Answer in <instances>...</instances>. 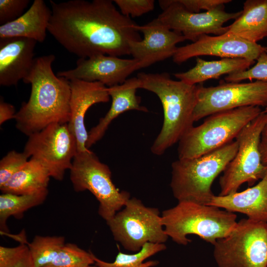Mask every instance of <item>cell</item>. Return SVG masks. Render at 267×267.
Segmentation results:
<instances>
[{"label":"cell","mask_w":267,"mask_h":267,"mask_svg":"<svg viewBox=\"0 0 267 267\" xmlns=\"http://www.w3.org/2000/svg\"><path fill=\"white\" fill-rule=\"evenodd\" d=\"M65 244L61 236L36 235L28 245L35 267H45L50 264Z\"/></svg>","instance_id":"obj_27"},{"label":"cell","mask_w":267,"mask_h":267,"mask_svg":"<svg viewBox=\"0 0 267 267\" xmlns=\"http://www.w3.org/2000/svg\"><path fill=\"white\" fill-rule=\"evenodd\" d=\"M136 77L140 89L154 93L163 107L162 127L151 147L153 154L161 155L193 126L198 85L174 80L167 73L140 72Z\"/></svg>","instance_id":"obj_3"},{"label":"cell","mask_w":267,"mask_h":267,"mask_svg":"<svg viewBox=\"0 0 267 267\" xmlns=\"http://www.w3.org/2000/svg\"><path fill=\"white\" fill-rule=\"evenodd\" d=\"M140 69L138 61L134 58L124 59L100 54L79 58L75 68L59 72L57 76L68 80L98 82L111 87L122 84L133 72Z\"/></svg>","instance_id":"obj_14"},{"label":"cell","mask_w":267,"mask_h":267,"mask_svg":"<svg viewBox=\"0 0 267 267\" xmlns=\"http://www.w3.org/2000/svg\"><path fill=\"white\" fill-rule=\"evenodd\" d=\"M50 3L47 31L79 58L130 55V42L142 39L138 25L118 10L113 0H50Z\"/></svg>","instance_id":"obj_1"},{"label":"cell","mask_w":267,"mask_h":267,"mask_svg":"<svg viewBox=\"0 0 267 267\" xmlns=\"http://www.w3.org/2000/svg\"><path fill=\"white\" fill-rule=\"evenodd\" d=\"M264 112H267V107L265 108V110H264Z\"/></svg>","instance_id":"obj_39"},{"label":"cell","mask_w":267,"mask_h":267,"mask_svg":"<svg viewBox=\"0 0 267 267\" xmlns=\"http://www.w3.org/2000/svg\"><path fill=\"white\" fill-rule=\"evenodd\" d=\"M106 223L115 240L132 252L139 251L147 243H165L169 237L158 209L146 207L135 197Z\"/></svg>","instance_id":"obj_10"},{"label":"cell","mask_w":267,"mask_h":267,"mask_svg":"<svg viewBox=\"0 0 267 267\" xmlns=\"http://www.w3.org/2000/svg\"><path fill=\"white\" fill-rule=\"evenodd\" d=\"M223 35L253 43L267 37V0H246L241 14Z\"/></svg>","instance_id":"obj_22"},{"label":"cell","mask_w":267,"mask_h":267,"mask_svg":"<svg viewBox=\"0 0 267 267\" xmlns=\"http://www.w3.org/2000/svg\"><path fill=\"white\" fill-rule=\"evenodd\" d=\"M89 267H98V266H96V265H95V266H92H92H89Z\"/></svg>","instance_id":"obj_38"},{"label":"cell","mask_w":267,"mask_h":267,"mask_svg":"<svg viewBox=\"0 0 267 267\" xmlns=\"http://www.w3.org/2000/svg\"><path fill=\"white\" fill-rule=\"evenodd\" d=\"M255 61L243 58H222L219 60L206 61L199 57L195 65L184 72L173 75L179 81L194 85L211 79H218L223 75L240 72L249 68Z\"/></svg>","instance_id":"obj_23"},{"label":"cell","mask_w":267,"mask_h":267,"mask_svg":"<svg viewBox=\"0 0 267 267\" xmlns=\"http://www.w3.org/2000/svg\"><path fill=\"white\" fill-rule=\"evenodd\" d=\"M137 29L143 35L139 41L129 43L130 53L136 60L140 69L173 57L177 44L186 40L181 34L171 30L157 18Z\"/></svg>","instance_id":"obj_16"},{"label":"cell","mask_w":267,"mask_h":267,"mask_svg":"<svg viewBox=\"0 0 267 267\" xmlns=\"http://www.w3.org/2000/svg\"><path fill=\"white\" fill-rule=\"evenodd\" d=\"M50 178L46 169L31 158L0 189L2 193L31 194L47 189Z\"/></svg>","instance_id":"obj_24"},{"label":"cell","mask_w":267,"mask_h":267,"mask_svg":"<svg viewBox=\"0 0 267 267\" xmlns=\"http://www.w3.org/2000/svg\"><path fill=\"white\" fill-rule=\"evenodd\" d=\"M262 111L260 107L248 106L207 116L201 124L193 126L180 139L178 159L198 157L234 140L241 131Z\"/></svg>","instance_id":"obj_6"},{"label":"cell","mask_w":267,"mask_h":267,"mask_svg":"<svg viewBox=\"0 0 267 267\" xmlns=\"http://www.w3.org/2000/svg\"><path fill=\"white\" fill-rule=\"evenodd\" d=\"M23 152L39 161L50 177L61 181L72 167L77 141L68 123H54L29 136Z\"/></svg>","instance_id":"obj_11"},{"label":"cell","mask_w":267,"mask_h":267,"mask_svg":"<svg viewBox=\"0 0 267 267\" xmlns=\"http://www.w3.org/2000/svg\"><path fill=\"white\" fill-rule=\"evenodd\" d=\"M188 10L199 13L200 10L206 11L213 10L218 7L229 3L231 0H178Z\"/></svg>","instance_id":"obj_34"},{"label":"cell","mask_w":267,"mask_h":267,"mask_svg":"<svg viewBox=\"0 0 267 267\" xmlns=\"http://www.w3.org/2000/svg\"><path fill=\"white\" fill-rule=\"evenodd\" d=\"M267 123V112L263 111L236 137L238 150L220 178L219 196L237 192L244 183L252 186L266 175L267 166L262 163L259 144L262 130Z\"/></svg>","instance_id":"obj_8"},{"label":"cell","mask_w":267,"mask_h":267,"mask_svg":"<svg viewBox=\"0 0 267 267\" xmlns=\"http://www.w3.org/2000/svg\"><path fill=\"white\" fill-rule=\"evenodd\" d=\"M70 179L76 192L90 191L99 202L98 213L106 222L121 210L131 198L114 184L109 167L89 149L77 152L70 169Z\"/></svg>","instance_id":"obj_7"},{"label":"cell","mask_w":267,"mask_h":267,"mask_svg":"<svg viewBox=\"0 0 267 267\" xmlns=\"http://www.w3.org/2000/svg\"><path fill=\"white\" fill-rule=\"evenodd\" d=\"M113 2L123 15L134 18L153 10L155 5L153 0H115Z\"/></svg>","instance_id":"obj_31"},{"label":"cell","mask_w":267,"mask_h":267,"mask_svg":"<svg viewBox=\"0 0 267 267\" xmlns=\"http://www.w3.org/2000/svg\"><path fill=\"white\" fill-rule=\"evenodd\" d=\"M159 4L162 12L158 19L169 29L193 43L204 35L224 34L227 26L223 24L228 20H235L242 13V10L227 12L224 5L210 11L195 13L188 10L178 0H159Z\"/></svg>","instance_id":"obj_13"},{"label":"cell","mask_w":267,"mask_h":267,"mask_svg":"<svg viewBox=\"0 0 267 267\" xmlns=\"http://www.w3.org/2000/svg\"><path fill=\"white\" fill-rule=\"evenodd\" d=\"M17 267H35L28 248Z\"/></svg>","instance_id":"obj_37"},{"label":"cell","mask_w":267,"mask_h":267,"mask_svg":"<svg viewBox=\"0 0 267 267\" xmlns=\"http://www.w3.org/2000/svg\"><path fill=\"white\" fill-rule=\"evenodd\" d=\"M161 217L167 236L182 245L191 242L187 238L190 234L213 245L229 234L237 223L234 213L188 201H178L176 206L164 210Z\"/></svg>","instance_id":"obj_4"},{"label":"cell","mask_w":267,"mask_h":267,"mask_svg":"<svg viewBox=\"0 0 267 267\" xmlns=\"http://www.w3.org/2000/svg\"><path fill=\"white\" fill-rule=\"evenodd\" d=\"M93 253L74 243H65L55 259L45 267H89L94 264Z\"/></svg>","instance_id":"obj_28"},{"label":"cell","mask_w":267,"mask_h":267,"mask_svg":"<svg viewBox=\"0 0 267 267\" xmlns=\"http://www.w3.org/2000/svg\"><path fill=\"white\" fill-rule=\"evenodd\" d=\"M238 147L234 140L202 156L174 161L170 187L174 197L178 201L208 204L215 195L213 181L234 157Z\"/></svg>","instance_id":"obj_5"},{"label":"cell","mask_w":267,"mask_h":267,"mask_svg":"<svg viewBox=\"0 0 267 267\" xmlns=\"http://www.w3.org/2000/svg\"><path fill=\"white\" fill-rule=\"evenodd\" d=\"M53 54L35 58L33 66L23 82L31 85L27 102L16 112V127L27 136L54 123H68L70 116L71 88L69 80L54 74Z\"/></svg>","instance_id":"obj_2"},{"label":"cell","mask_w":267,"mask_h":267,"mask_svg":"<svg viewBox=\"0 0 267 267\" xmlns=\"http://www.w3.org/2000/svg\"><path fill=\"white\" fill-rule=\"evenodd\" d=\"M37 42L23 37L0 38V85H17L29 73Z\"/></svg>","instance_id":"obj_18"},{"label":"cell","mask_w":267,"mask_h":267,"mask_svg":"<svg viewBox=\"0 0 267 267\" xmlns=\"http://www.w3.org/2000/svg\"><path fill=\"white\" fill-rule=\"evenodd\" d=\"M248 106L267 107V82H222L210 87L199 84L194 121L215 113Z\"/></svg>","instance_id":"obj_12"},{"label":"cell","mask_w":267,"mask_h":267,"mask_svg":"<svg viewBox=\"0 0 267 267\" xmlns=\"http://www.w3.org/2000/svg\"><path fill=\"white\" fill-rule=\"evenodd\" d=\"M259 149L262 163L267 166V123L264 127L261 134Z\"/></svg>","instance_id":"obj_36"},{"label":"cell","mask_w":267,"mask_h":267,"mask_svg":"<svg viewBox=\"0 0 267 267\" xmlns=\"http://www.w3.org/2000/svg\"><path fill=\"white\" fill-rule=\"evenodd\" d=\"M267 82V49L263 51L257 59V63L246 70L227 75L226 82L239 83L249 80Z\"/></svg>","instance_id":"obj_29"},{"label":"cell","mask_w":267,"mask_h":267,"mask_svg":"<svg viewBox=\"0 0 267 267\" xmlns=\"http://www.w3.org/2000/svg\"><path fill=\"white\" fill-rule=\"evenodd\" d=\"M267 47L243 39L222 35L201 36L196 42L178 47L173 61L180 64L192 57L211 55L222 58H243L255 61Z\"/></svg>","instance_id":"obj_15"},{"label":"cell","mask_w":267,"mask_h":267,"mask_svg":"<svg viewBox=\"0 0 267 267\" xmlns=\"http://www.w3.org/2000/svg\"><path fill=\"white\" fill-rule=\"evenodd\" d=\"M51 16L43 0H35L28 10L16 19L0 26V38L23 37L43 43Z\"/></svg>","instance_id":"obj_21"},{"label":"cell","mask_w":267,"mask_h":267,"mask_svg":"<svg viewBox=\"0 0 267 267\" xmlns=\"http://www.w3.org/2000/svg\"><path fill=\"white\" fill-rule=\"evenodd\" d=\"M30 2L29 0H0V25L21 16Z\"/></svg>","instance_id":"obj_32"},{"label":"cell","mask_w":267,"mask_h":267,"mask_svg":"<svg viewBox=\"0 0 267 267\" xmlns=\"http://www.w3.org/2000/svg\"><path fill=\"white\" fill-rule=\"evenodd\" d=\"M138 89L140 82L137 77L129 78L121 84L107 87L112 99L111 105L105 115L88 133L86 145L88 149L103 137L111 123L121 114L134 110L148 112L146 107L140 105V97L136 95Z\"/></svg>","instance_id":"obj_19"},{"label":"cell","mask_w":267,"mask_h":267,"mask_svg":"<svg viewBox=\"0 0 267 267\" xmlns=\"http://www.w3.org/2000/svg\"><path fill=\"white\" fill-rule=\"evenodd\" d=\"M71 88L70 116L68 126L75 136L77 152L87 150L88 138L85 118L89 109L94 104L109 101L107 87L98 82H89L78 79L69 80Z\"/></svg>","instance_id":"obj_17"},{"label":"cell","mask_w":267,"mask_h":267,"mask_svg":"<svg viewBox=\"0 0 267 267\" xmlns=\"http://www.w3.org/2000/svg\"><path fill=\"white\" fill-rule=\"evenodd\" d=\"M28 245L22 243L14 247L0 246V267H17Z\"/></svg>","instance_id":"obj_33"},{"label":"cell","mask_w":267,"mask_h":267,"mask_svg":"<svg viewBox=\"0 0 267 267\" xmlns=\"http://www.w3.org/2000/svg\"><path fill=\"white\" fill-rule=\"evenodd\" d=\"M166 249L164 243H147L135 253L129 254L119 252L112 263L100 260L93 254V257L95 265L99 267H152L157 265L158 262L144 261Z\"/></svg>","instance_id":"obj_26"},{"label":"cell","mask_w":267,"mask_h":267,"mask_svg":"<svg viewBox=\"0 0 267 267\" xmlns=\"http://www.w3.org/2000/svg\"><path fill=\"white\" fill-rule=\"evenodd\" d=\"M16 113L14 106L4 102L1 98L0 100V125H1L9 120L14 119Z\"/></svg>","instance_id":"obj_35"},{"label":"cell","mask_w":267,"mask_h":267,"mask_svg":"<svg viewBox=\"0 0 267 267\" xmlns=\"http://www.w3.org/2000/svg\"><path fill=\"white\" fill-rule=\"evenodd\" d=\"M207 205L245 214L253 221L267 222V172L255 185L226 196L214 195Z\"/></svg>","instance_id":"obj_20"},{"label":"cell","mask_w":267,"mask_h":267,"mask_svg":"<svg viewBox=\"0 0 267 267\" xmlns=\"http://www.w3.org/2000/svg\"><path fill=\"white\" fill-rule=\"evenodd\" d=\"M48 193L47 189L26 195L2 193L0 195V230L5 232L8 231L6 222L9 217L22 218L26 211L43 204Z\"/></svg>","instance_id":"obj_25"},{"label":"cell","mask_w":267,"mask_h":267,"mask_svg":"<svg viewBox=\"0 0 267 267\" xmlns=\"http://www.w3.org/2000/svg\"><path fill=\"white\" fill-rule=\"evenodd\" d=\"M213 245L218 267H267V222L242 219Z\"/></svg>","instance_id":"obj_9"},{"label":"cell","mask_w":267,"mask_h":267,"mask_svg":"<svg viewBox=\"0 0 267 267\" xmlns=\"http://www.w3.org/2000/svg\"><path fill=\"white\" fill-rule=\"evenodd\" d=\"M29 157L24 152L15 150L8 152L0 161V187L28 161Z\"/></svg>","instance_id":"obj_30"}]
</instances>
